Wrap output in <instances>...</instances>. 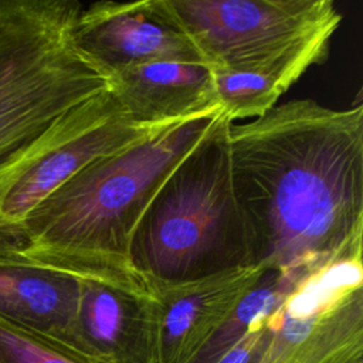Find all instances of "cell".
Here are the masks:
<instances>
[{"mask_svg":"<svg viewBox=\"0 0 363 363\" xmlns=\"http://www.w3.org/2000/svg\"><path fill=\"white\" fill-rule=\"evenodd\" d=\"M230 155L254 265L302 278L362 258V104H279L231 126Z\"/></svg>","mask_w":363,"mask_h":363,"instance_id":"1","label":"cell"},{"mask_svg":"<svg viewBox=\"0 0 363 363\" xmlns=\"http://www.w3.org/2000/svg\"><path fill=\"white\" fill-rule=\"evenodd\" d=\"M217 115L160 126L91 162L34 208L6 254L78 278L146 284L130 262L136 227L162 183Z\"/></svg>","mask_w":363,"mask_h":363,"instance_id":"2","label":"cell"},{"mask_svg":"<svg viewBox=\"0 0 363 363\" xmlns=\"http://www.w3.org/2000/svg\"><path fill=\"white\" fill-rule=\"evenodd\" d=\"M231 126L218 113L145 210L130 262L146 284H180L254 265L233 180Z\"/></svg>","mask_w":363,"mask_h":363,"instance_id":"3","label":"cell"},{"mask_svg":"<svg viewBox=\"0 0 363 363\" xmlns=\"http://www.w3.org/2000/svg\"><path fill=\"white\" fill-rule=\"evenodd\" d=\"M82 7L74 0H0V162L109 88V74L75 43Z\"/></svg>","mask_w":363,"mask_h":363,"instance_id":"4","label":"cell"},{"mask_svg":"<svg viewBox=\"0 0 363 363\" xmlns=\"http://www.w3.org/2000/svg\"><path fill=\"white\" fill-rule=\"evenodd\" d=\"M157 128L129 121L108 88L0 162V254L16 247L27 217L68 179Z\"/></svg>","mask_w":363,"mask_h":363,"instance_id":"5","label":"cell"},{"mask_svg":"<svg viewBox=\"0 0 363 363\" xmlns=\"http://www.w3.org/2000/svg\"><path fill=\"white\" fill-rule=\"evenodd\" d=\"M248 363H363L362 258L303 277L268 313Z\"/></svg>","mask_w":363,"mask_h":363,"instance_id":"6","label":"cell"},{"mask_svg":"<svg viewBox=\"0 0 363 363\" xmlns=\"http://www.w3.org/2000/svg\"><path fill=\"white\" fill-rule=\"evenodd\" d=\"M211 71L237 69L277 57L342 16L332 0H169Z\"/></svg>","mask_w":363,"mask_h":363,"instance_id":"7","label":"cell"},{"mask_svg":"<svg viewBox=\"0 0 363 363\" xmlns=\"http://www.w3.org/2000/svg\"><path fill=\"white\" fill-rule=\"evenodd\" d=\"M74 38L108 74L163 61L204 64L169 0L91 3L77 17Z\"/></svg>","mask_w":363,"mask_h":363,"instance_id":"8","label":"cell"},{"mask_svg":"<svg viewBox=\"0 0 363 363\" xmlns=\"http://www.w3.org/2000/svg\"><path fill=\"white\" fill-rule=\"evenodd\" d=\"M74 354L82 363H159L160 303L147 284L79 278Z\"/></svg>","mask_w":363,"mask_h":363,"instance_id":"9","label":"cell"},{"mask_svg":"<svg viewBox=\"0 0 363 363\" xmlns=\"http://www.w3.org/2000/svg\"><path fill=\"white\" fill-rule=\"evenodd\" d=\"M262 272L251 265L180 284L149 285L160 303L159 363H191Z\"/></svg>","mask_w":363,"mask_h":363,"instance_id":"10","label":"cell"},{"mask_svg":"<svg viewBox=\"0 0 363 363\" xmlns=\"http://www.w3.org/2000/svg\"><path fill=\"white\" fill-rule=\"evenodd\" d=\"M109 91L129 121L163 126L217 111L213 71L200 62L163 61L109 72Z\"/></svg>","mask_w":363,"mask_h":363,"instance_id":"11","label":"cell"},{"mask_svg":"<svg viewBox=\"0 0 363 363\" xmlns=\"http://www.w3.org/2000/svg\"><path fill=\"white\" fill-rule=\"evenodd\" d=\"M79 278L0 254V319L74 354Z\"/></svg>","mask_w":363,"mask_h":363,"instance_id":"12","label":"cell"},{"mask_svg":"<svg viewBox=\"0 0 363 363\" xmlns=\"http://www.w3.org/2000/svg\"><path fill=\"white\" fill-rule=\"evenodd\" d=\"M332 35L319 33L258 64L213 71L218 113L231 123L265 115L312 65L328 58Z\"/></svg>","mask_w":363,"mask_h":363,"instance_id":"13","label":"cell"},{"mask_svg":"<svg viewBox=\"0 0 363 363\" xmlns=\"http://www.w3.org/2000/svg\"><path fill=\"white\" fill-rule=\"evenodd\" d=\"M302 278L264 269L258 282L240 301L221 328L191 363H216L261 315L271 312Z\"/></svg>","mask_w":363,"mask_h":363,"instance_id":"14","label":"cell"},{"mask_svg":"<svg viewBox=\"0 0 363 363\" xmlns=\"http://www.w3.org/2000/svg\"><path fill=\"white\" fill-rule=\"evenodd\" d=\"M0 363H82L48 340L0 319Z\"/></svg>","mask_w":363,"mask_h":363,"instance_id":"15","label":"cell"}]
</instances>
